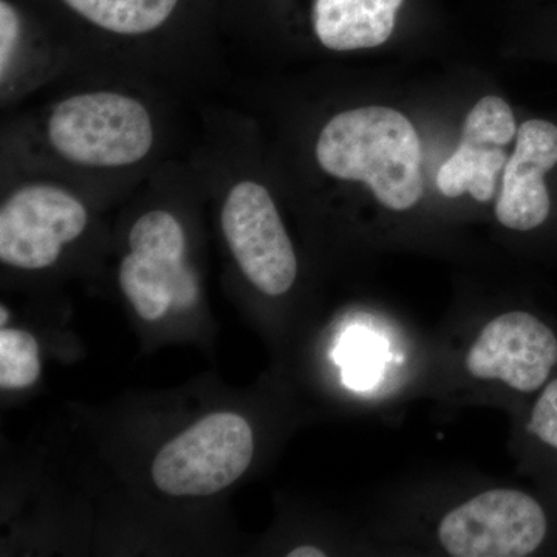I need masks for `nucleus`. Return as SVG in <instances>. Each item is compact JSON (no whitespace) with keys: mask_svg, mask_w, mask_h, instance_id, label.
<instances>
[{"mask_svg":"<svg viewBox=\"0 0 557 557\" xmlns=\"http://www.w3.org/2000/svg\"><path fill=\"white\" fill-rule=\"evenodd\" d=\"M9 310H7L5 306L0 307V324H2V329H5V322L9 321Z\"/></svg>","mask_w":557,"mask_h":557,"instance_id":"18","label":"nucleus"},{"mask_svg":"<svg viewBox=\"0 0 557 557\" xmlns=\"http://www.w3.org/2000/svg\"><path fill=\"white\" fill-rule=\"evenodd\" d=\"M47 138L69 163L119 170L149 156L156 143V126L148 108L131 95L84 91L51 109Z\"/></svg>","mask_w":557,"mask_h":557,"instance_id":"2","label":"nucleus"},{"mask_svg":"<svg viewBox=\"0 0 557 557\" xmlns=\"http://www.w3.org/2000/svg\"><path fill=\"white\" fill-rule=\"evenodd\" d=\"M515 135L516 121L508 102L498 97H486L469 112L461 137L507 146Z\"/></svg>","mask_w":557,"mask_h":557,"instance_id":"14","label":"nucleus"},{"mask_svg":"<svg viewBox=\"0 0 557 557\" xmlns=\"http://www.w3.org/2000/svg\"><path fill=\"white\" fill-rule=\"evenodd\" d=\"M403 0H314L313 30L333 51L373 49L394 32Z\"/></svg>","mask_w":557,"mask_h":557,"instance_id":"10","label":"nucleus"},{"mask_svg":"<svg viewBox=\"0 0 557 557\" xmlns=\"http://www.w3.org/2000/svg\"><path fill=\"white\" fill-rule=\"evenodd\" d=\"M557 362V339L533 314L512 311L491 321L469 348L467 369L519 392L537 391Z\"/></svg>","mask_w":557,"mask_h":557,"instance_id":"8","label":"nucleus"},{"mask_svg":"<svg viewBox=\"0 0 557 557\" xmlns=\"http://www.w3.org/2000/svg\"><path fill=\"white\" fill-rule=\"evenodd\" d=\"M317 159L332 177L369 185L394 211L423 196L420 137L397 110L369 106L333 116L319 134Z\"/></svg>","mask_w":557,"mask_h":557,"instance_id":"1","label":"nucleus"},{"mask_svg":"<svg viewBox=\"0 0 557 557\" xmlns=\"http://www.w3.org/2000/svg\"><path fill=\"white\" fill-rule=\"evenodd\" d=\"M252 454L255 437L244 417L211 413L160 449L153 482L168 496H212L245 474Z\"/></svg>","mask_w":557,"mask_h":557,"instance_id":"3","label":"nucleus"},{"mask_svg":"<svg viewBox=\"0 0 557 557\" xmlns=\"http://www.w3.org/2000/svg\"><path fill=\"white\" fill-rule=\"evenodd\" d=\"M89 214L83 201L51 183L21 186L0 208V260L20 270H42L78 239Z\"/></svg>","mask_w":557,"mask_h":557,"instance_id":"6","label":"nucleus"},{"mask_svg":"<svg viewBox=\"0 0 557 557\" xmlns=\"http://www.w3.org/2000/svg\"><path fill=\"white\" fill-rule=\"evenodd\" d=\"M507 161L504 146L461 137L456 152L440 168V193L450 199L469 193L475 200L485 203L493 197L497 174L507 166Z\"/></svg>","mask_w":557,"mask_h":557,"instance_id":"11","label":"nucleus"},{"mask_svg":"<svg viewBox=\"0 0 557 557\" xmlns=\"http://www.w3.org/2000/svg\"><path fill=\"white\" fill-rule=\"evenodd\" d=\"M288 557H325V553L317 547L304 545V547L292 549V552L288 553Z\"/></svg>","mask_w":557,"mask_h":557,"instance_id":"17","label":"nucleus"},{"mask_svg":"<svg viewBox=\"0 0 557 557\" xmlns=\"http://www.w3.org/2000/svg\"><path fill=\"white\" fill-rule=\"evenodd\" d=\"M528 431L557 449V380L545 388L531 413Z\"/></svg>","mask_w":557,"mask_h":557,"instance_id":"16","label":"nucleus"},{"mask_svg":"<svg viewBox=\"0 0 557 557\" xmlns=\"http://www.w3.org/2000/svg\"><path fill=\"white\" fill-rule=\"evenodd\" d=\"M70 10L101 30L141 36L171 20L178 0H62Z\"/></svg>","mask_w":557,"mask_h":557,"instance_id":"12","label":"nucleus"},{"mask_svg":"<svg viewBox=\"0 0 557 557\" xmlns=\"http://www.w3.org/2000/svg\"><path fill=\"white\" fill-rule=\"evenodd\" d=\"M129 255L121 260L120 285L145 321H159L171 307L194 302L196 284L185 265L186 236L171 212L153 209L132 225Z\"/></svg>","mask_w":557,"mask_h":557,"instance_id":"4","label":"nucleus"},{"mask_svg":"<svg viewBox=\"0 0 557 557\" xmlns=\"http://www.w3.org/2000/svg\"><path fill=\"white\" fill-rule=\"evenodd\" d=\"M547 534L544 509L515 490H493L450 511L440 523L443 547L456 557H523Z\"/></svg>","mask_w":557,"mask_h":557,"instance_id":"7","label":"nucleus"},{"mask_svg":"<svg viewBox=\"0 0 557 557\" xmlns=\"http://www.w3.org/2000/svg\"><path fill=\"white\" fill-rule=\"evenodd\" d=\"M38 341L24 330H0V387L25 388L38 381Z\"/></svg>","mask_w":557,"mask_h":557,"instance_id":"13","label":"nucleus"},{"mask_svg":"<svg viewBox=\"0 0 557 557\" xmlns=\"http://www.w3.org/2000/svg\"><path fill=\"white\" fill-rule=\"evenodd\" d=\"M557 163V126L531 120L518 131V145L507 161L496 205L498 222L507 228H537L549 214L544 175Z\"/></svg>","mask_w":557,"mask_h":557,"instance_id":"9","label":"nucleus"},{"mask_svg":"<svg viewBox=\"0 0 557 557\" xmlns=\"http://www.w3.org/2000/svg\"><path fill=\"white\" fill-rule=\"evenodd\" d=\"M242 273L260 292L282 296L295 284L298 259L273 197L255 180H240L226 194L220 214Z\"/></svg>","mask_w":557,"mask_h":557,"instance_id":"5","label":"nucleus"},{"mask_svg":"<svg viewBox=\"0 0 557 557\" xmlns=\"http://www.w3.org/2000/svg\"><path fill=\"white\" fill-rule=\"evenodd\" d=\"M21 35L20 13L9 0H2L0 2V78L3 86L20 54Z\"/></svg>","mask_w":557,"mask_h":557,"instance_id":"15","label":"nucleus"}]
</instances>
